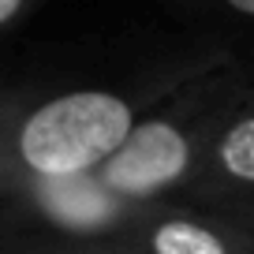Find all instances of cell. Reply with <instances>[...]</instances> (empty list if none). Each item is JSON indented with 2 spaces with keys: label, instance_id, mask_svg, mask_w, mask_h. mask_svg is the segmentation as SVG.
Returning a JSON list of instances; mask_svg holds the SVG:
<instances>
[{
  "label": "cell",
  "instance_id": "obj_1",
  "mask_svg": "<svg viewBox=\"0 0 254 254\" xmlns=\"http://www.w3.org/2000/svg\"><path fill=\"white\" fill-rule=\"evenodd\" d=\"M251 86L254 67L236 53L187 60L180 79L150 105L131 138L97 168V176L120 194L142 202L183 198L217 131Z\"/></svg>",
  "mask_w": 254,
  "mask_h": 254
},
{
  "label": "cell",
  "instance_id": "obj_2",
  "mask_svg": "<svg viewBox=\"0 0 254 254\" xmlns=\"http://www.w3.org/2000/svg\"><path fill=\"white\" fill-rule=\"evenodd\" d=\"M176 71L150 79L135 90L112 86H79L49 94L34 105L11 109L0 176L4 172H30V176H82L97 172L120 146L131 138L138 120L150 105L180 79Z\"/></svg>",
  "mask_w": 254,
  "mask_h": 254
},
{
  "label": "cell",
  "instance_id": "obj_3",
  "mask_svg": "<svg viewBox=\"0 0 254 254\" xmlns=\"http://www.w3.org/2000/svg\"><path fill=\"white\" fill-rule=\"evenodd\" d=\"M0 198L8 202L26 224L53 232L64 247L86 251H112L116 239L131 228L150 202L120 194L97 172L82 176H30V172H4Z\"/></svg>",
  "mask_w": 254,
  "mask_h": 254
},
{
  "label": "cell",
  "instance_id": "obj_4",
  "mask_svg": "<svg viewBox=\"0 0 254 254\" xmlns=\"http://www.w3.org/2000/svg\"><path fill=\"white\" fill-rule=\"evenodd\" d=\"M112 251L135 254H254V232L217 206L157 198L131 221Z\"/></svg>",
  "mask_w": 254,
  "mask_h": 254
},
{
  "label": "cell",
  "instance_id": "obj_5",
  "mask_svg": "<svg viewBox=\"0 0 254 254\" xmlns=\"http://www.w3.org/2000/svg\"><path fill=\"white\" fill-rule=\"evenodd\" d=\"M183 198L202 206H224V202L254 198V86L243 101L232 109L224 127L217 131L198 176L183 190Z\"/></svg>",
  "mask_w": 254,
  "mask_h": 254
},
{
  "label": "cell",
  "instance_id": "obj_6",
  "mask_svg": "<svg viewBox=\"0 0 254 254\" xmlns=\"http://www.w3.org/2000/svg\"><path fill=\"white\" fill-rule=\"evenodd\" d=\"M213 8L224 19H232V23L254 26V0H213Z\"/></svg>",
  "mask_w": 254,
  "mask_h": 254
},
{
  "label": "cell",
  "instance_id": "obj_7",
  "mask_svg": "<svg viewBox=\"0 0 254 254\" xmlns=\"http://www.w3.org/2000/svg\"><path fill=\"white\" fill-rule=\"evenodd\" d=\"M34 0H0V30H8L11 23H19V19L30 11Z\"/></svg>",
  "mask_w": 254,
  "mask_h": 254
},
{
  "label": "cell",
  "instance_id": "obj_8",
  "mask_svg": "<svg viewBox=\"0 0 254 254\" xmlns=\"http://www.w3.org/2000/svg\"><path fill=\"white\" fill-rule=\"evenodd\" d=\"M217 209H224V213H232L239 224H247V228L254 232V198H239V202H224V206H217Z\"/></svg>",
  "mask_w": 254,
  "mask_h": 254
},
{
  "label": "cell",
  "instance_id": "obj_9",
  "mask_svg": "<svg viewBox=\"0 0 254 254\" xmlns=\"http://www.w3.org/2000/svg\"><path fill=\"white\" fill-rule=\"evenodd\" d=\"M11 109H15V105H0V153H4V135H8V120H11Z\"/></svg>",
  "mask_w": 254,
  "mask_h": 254
}]
</instances>
